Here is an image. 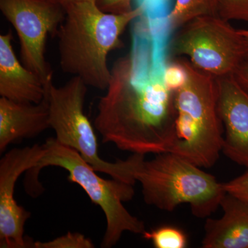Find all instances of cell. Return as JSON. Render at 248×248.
Returning <instances> with one entry per match:
<instances>
[{"mask_svg": "<svg viewBox=\"0 0 248 248\" xmlns=\"http://www.w3.org/2000/svg\"><path fill=\"white\" fill-rule=\"evenodd\" d=\"M148 22L135 31L130 52L110 68L94 122L104 143L145 155L170 151L176 117L174 93L164 81L169 32L160 19Z\"/></svg>", "mask_w": 248, "mask_h": 248, "instance_id": "1", "label": "cell"}, {"mask_svg": "<svg viewBox=\"0 0 248 248\" xmlns=\"http://www.w3.org/2000/svg\"><path fill=\"white\" fill-rule=\"evenodd\" d=\"M65 11L56 35L62 71L105 91L111 78L109 54L123 47L121 36L130 23L146 14V7L140 4L125 14H114L102 11L96 3L81 2Z\"/></svg>", "mask_w": 248, "mask_h": 248, "instance_id": "2", "label": "cell"}, {"mask_svg": "<svg viewBox=\"0 0 248 248\" xmlns=\"http://www.w3.org/2000/svg\"><path fill=\"white\" fill-rule=\"evenodd\" d=\"M180 59L187 80L174 93V140L169 153L199 167L210 168L219 158L224 141L216 78L195 68L187 59Z\"/></svg>", "mask_w": 248, "mask_h": 248, "instance_id": "3", "label": "cell"}, {"mask_svg": "<svg viewBox=\"0 0 248 248\" xmlns=\"http://www.w3.org/2000/svg\"><path fill=\"white\" fill-rule=\"evenodd\" d=\"M44 146L45 155L27 172L26 187L30 195L42 192V186L37 179L41 170L47 166L62 168L68 172V180L78 184L91 202L105 214L107 229L101 245L102 248L113 247L125 232L138 234L145 232L144 223L129 213L123 204L133 198V185L114 179H102L78 152L62 145L55 138L48 139Z\"/></svg>", "mask_w": 248, "mask_h": 248, "instance_id": "4", "label": "cell"}, {"mask_svg": "<svg viewBox=\"0 0 248 248\" xmlns=\"http://www.w3.org/2000/svg\"><path fill=\"white\" fill-rule=\"evenodd\" d=\"M145 202L172 212L187 203L198 218H208L220 206L226 192L223 184L197 165L172 153L143 159L134 172Z\"/></svg>", "mask_w": 248, "mask_h": 248, "instance_id": "5", "label": "cell"}, {"mask_svg": "<svg viewBox=\"0 0 248 248\" xmlns=\"http://www.w3.org/2000/svg\"><path fill=\"white\" fill-rule=\"evenodd\" d=\"M88 87L79 78L73 77L66 84L48 86L46 98L50 111V128L57 141L78 152L97 172L105 173L112 179L135 185L134 172L145 155L133 153L125 160L111 163L99 155L97 136L84 112Z\"/></svg>", "mask_w": 248, "mask_h": 248, "instance_id": "6", "label": "cell"}, {"mask_svg": "<svg viewBox=\"0 0 248 248\" xmlns=\"http://www.w3.org/2000/svg\"><path fill=\"white\" fill-rule=\"evenodd\" d=\"M166 53L187 59L215 78L233 76L246 60L239 29L218 16L195 18L178 29L166 44Z\"/></svg>", "mask_w": 248, "mask_h": 248, "instance_id": "7", "label": "cell"}, {"mask_svg": "<svg viewBox=\"0 0 248 248\" xmlns=\"http://www.w3.org/2000/svg\"><path fill=\"white\" fill-rule=\"evenodd\" d=\"M0 10L17 32L23 64L48 88L53 73L46 60V44L48 35L56 37L66 17L64 8L54 0H0Z\"/></svg>", "mask_w": 248, "mask_h": 248, "instance_id": "8", "label": "cell"}, {"mask_svg": "<svg viewBox=\"0 0 248 248\" xmlns=\"http://www.w3.org/2000/svg\"><path fill=\"white\" fill-rule=\"evenodd\" d=\"M43 145L14 148L0 161V248H34V241L24 237V226L31 213L15 200L18 178L35 167L45 155Z\"/></svg>", "mask_w": 248, "mask_h": 248, "instance_id": "9", "label": "cell"}, {"mask_svg": "<svg viewBox=\"0 0 248 248\" xmlns=\"http://www.w3.org/2000/svg\"><path fill=\"white\" fill-rule=\"evenodd\" d=\"M216 81L218 115L225 127L222 153L248 170V93L233 76Z\"/></svg>", "mask_w": 248, "mask_h": 248, "instance_id": "10", "label": "cell"}, {"mask_svg": "<svg viewBox=\"0 0 248 248\" xmlns=\"http://www.w3.org/2000/svg\"><path fill=\"white\" fill-rule=\"evenodd\" d=\"M11 31L0 35V95L18 102L38 104L48 88L42 78L18 60Z\"/></svg>", "mask_w": 248, "mask_h": 248, "instance_id": "11", "label": "cell"}, {"mask_svg": "<svg viewBox=\"0 0 248 248\" xmlns=\"http://www.w3.org/2000/svg\"><path fill=\"white\" fill-rule=\"evenodd\" d=\"M50 128L46 96L38 104L0 98V152L11 143L37 136Z\"/></svg>", "mask_w": 248, "mask_h": 248, "instance_id": "12", "label": "cell"}, {"mask_svg": "<svg viewBox=\"0 0 248 248\" xmlns=\"http://www.w3.org/2000/svg\"><path fill=\"white\" fill-rule=\"evenodd\" d=\"M220 206L223 216L207 218L204 248H248V202L226 193Z\"/></svg>", "mask_w": 248, "mask_h": 248, "instance_id": "13", "label": "cell"}, {"mask_svg": "<svg viewBox=\"0 0 248 248\" xmlns=\"http://www.w3.org/2000/svg\"><path fill=\"white\" fill-rule=\"evenodd\" d=\"M218 0H175L174 7L165 17L169 32H174L195 18L217 16Z\"/></svg>", "mask_w": 248, "mask_h": 248, "instance_id": "14", "label": "cell"}, {"mask_svg": "<svg viewBox=\"0 0 248 248\" xmlns=\"http://www.w3.org/2000/svg\"><path fill=\"white\" fill-rule=\"evenodd\" d=\"M133 0H97L96 4L102 11L109 14H122L132 11ZM169 0H140L144 5L146 14L155 17H162Z\"/></svg>", "mask_w": 248, "mask_h": 248, "instance_id": "15", "label": "cell"}, {"mask_svg": "<svg viewBox=\"0 0 248 248\" xmlns=\"http://www.w3.org/2000/svg\"><path fill=\"white\" fill-rule=\"evenodd\" d=\"M143 236L151 241L156 248H185L187 246V236L177 227H158L151 231H145Z\"/></svg>", "mask_w": 248, "mask_h": 248, "instance_id": "16", "label": "cell"}, {"mask_svg": "<svg viewBox=\"0 0 248 248\" xmlns=\"http://www.w3.org/2000/svg\"><path fill=\"white\" fill-rule=\"evenodd\" d=\"M95 247L92 240L84 234L78 232H69L56 239L42 242L34 241L35 248H93Z\"/></svg>", "mask_w": 248, "mask_h": 248, "instance_id": "17", "label": "cell"}, {"mask_svg": "<svg viewBox=\"0 0 248 248\" xmlns=\"http://www.w3.org/2000/svg\"><path fill=\"white\" fill-rule=\"evenodd\" d=\"M187 80V72L181 59L168 58L164 69V81L168 89L174 93L182 88Z\"/></svg>", "mask_w": 248, "mask_h": 248, "instance_id": "18", "label": "cell"}, {"mask_svg": "<svg viewBox=\"0 0 248 248\" xmlns=\"http://www.w3.org/2000/svg\"><path fill=\"white\" fill-rule=\"evenodd\" d=\"M217 16L228 22H248V0H218Z\"/></svg>", "mask_w": 248, "mask_h": 248, "instance_id": "19", "label": "cell"}, {"mask_svg": "<svg viewBox=\"0 0 248 248\" xmlns=\"http://www.w3.org/2000/svg\"><path fill=\"white\" fill-rule=\"evenodd\" d=\"M226 193L248 202V170L239 177L223 184Z\"/></svg>", "mask_w": 248, "mask_h": 248, "instance_id": "20", "label": "cell"}, {"mask_svg": "<svg viewBox=\"0 0 248 248\" xmlns=\"http://www.w3.org/2000/svg\"><path fill=\"white\" fill-rule=\"evenodd\" d=\"M233 76L240 86L248 93V62L245 60L235 71Z\"/></svg>", "mask_w": 248, "mask_h": 248, "instance_id": "21", "label": "cell"}, {"mask_svg": "<svg viewBox=\"0 0 248 248\" xmlns=\"http://www.w3.org/2000/svg\"><path fill=\"white\" fill-rule=\"evenodd\" d=\"M58 2V4L62 5L64 9L71 6L72 4H78L81 2H94L96 3L97 0H54Z\"/></svg>", "mask_w": 248, "mask_h": 248, "instance_id": "22", "label": "cell"}, {"mask_svg": "<svg viewBox=\"0 0 248 248\" xmlns=\"http://www.w3.org/2000/svg\"><path fill=\"white\" fill-rule=\"evenodd\" d=\"M241 35L242 36L245 49V59L248 62V30L246 29H239Z\"/></svg>", "mask_w": 248, "mask_h": 248, "instance_id": "23", "label": "cell"}]
</instances>
